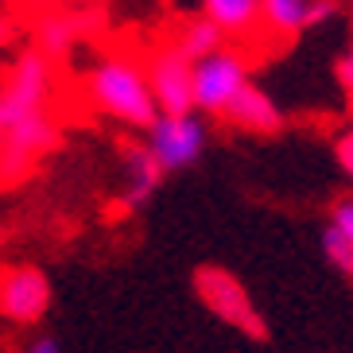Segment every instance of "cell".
Returning <instances> with one entry per match:
<instances>
[{"label":"cell","mask_w":353,"mask_h":353,"mask_svg":"<svg viewBox=\"0 0 353 353\" xmlns=\"http://www.w3.org/2000/svg\"><path fill=\"white\" fill-rule=\"evenodd\" d=\"M179 51L187 54L190 63H198V59H206V54H214L218 47H225V32H221L214 20H206V16H194V20L183 23V32H179Z\"/></svg>","instance_id":"13"},{"label":"cell","mask_w":353,"mask_h":353,"mask_svg":"<svg viewBox=\"0 0 353 353\" xmlns=\"http://www.w3.org/2000/svg\"><path fill=\"white\" fill-rule=\"evenodd\" d=\"M322 252L342 276H353V245L334 225H326V233H322Z\"/></svg>","instance_id":"15"},{"label":"cell","mask_w":353,"mask_h":353,"mask_svg":"<svg viewBox=\"0 0 353 353\" xmlns=\"http://www.w3.org/2000/svg\"><path fill=\"white\" fill-rule=\"evenodd\" d=\"M260 20L272 35H299L311 28V0H260Z\"/></svg>","instance_id":"12"},{"label":"cell","mask_w":353,"mask_h":353,"mask_svg":"<svg viewBox=\"0 0 353 353\" xmlns=\"http://www.w3.org/2000/svg\"><path fill=\"white\" fill-rule=\"evenodd\" d=\"M8 39V20H4V16H0V43Z\"/></svg>","instance_id":"21"},{"label":"cell","mask_w":353,"mask_h":353,"mask_svg":"<svg viewBox=\"0 0 353 353\" xmlns=\"http://www.w3.org/2000/svg\"><path fill=\"white\" fill-rule=\"evenodd\" d=\"M51 307V280L35 264H16L0 272V314L20 326H35Z\"/></svg>","instance_id":"7"},{"label":"cell","mask_w":353,"mask_h":353,"mask_svg":"<svg viewBox=\"0 0 353 353\" xmlns=\"http://www.w3.org/2000/svg\"><path fill=\"white\" fill-rule=\"evenodd\" d=\"M330 225L353 245V198H338L330 206Z\"/></svg>","instance_id":"16"},{"label":"cell","mask_w":353,"mask_h":353,"mask_svg":"<svg viewBox=\"0 0 353 353\" xmlns=\"http://www.w3.org/2000/svg\"><path fill=\"white\" fill-rule=\"evenodd\" d=\"M194 291H198V299L206 303L221 322L245 330L249 338H264V319H260V311L252 307L245 283H241L229 268L202 264V268L194 272Z\"/></svg>","instance_id":"2"},{"label":"cell","mask_w":353,"mask_h":353,"mask_svg":"<svg viewBox=\"0 0 353 353\" xmlns=\"http://www.w3.org/2000/svg\"><path fill=\"white\" fill-rule=\"evenodd\" d=\"M20 353H59V342L54 338H32Z\"/></svg>","instance_id":"19"},{"label":"cell","mask_w":353,"mask_h":353,"mask_svg":"<svg viewBox=\"0 0 353 353\" xmlns=\"http://www.w3.org/2000/svg\"><path fill=\"white\" fill-rule=\"evenodd\" d=\"M350 101H353V90H350Z\"/></svg>","instance_id":"23"},{"label":"cell","mask_w":353,"mask_h":353,"mask_svg":"<svg viewBox=\"0 0 353 353\" xmlns=\"http://www.w3.org/2000/svg\"><path fill=\"white\" fill-rule=\"evenodd\" d=\"M334 156H338V163H342V171L353 179V132L338 136V144H334Z\"/></svg>","instance_id":"17"},{"label":"cell","mask_w":353,"mask_h":353,"mask_svg":"<svg viewBox=\"0 0 353 353\" xmlns=\"http://www.w3.org/2000/svg\"><path fill=\"white\" fill-rule=\"evenodd\" d=\"M74 39H78V28H74L70 16H47L35 32V51L47 54V59H63L74 47Z\"/></svg>","instance_id":"14"},{"label":"cell","mask_w":353,"mask_h":353,"mask_svg":"<svg viewBox=\"0 0 353 353\" xmlns=\"http://www.w3.org/2000/svg\"><path fill=\"white\" fill-rule=\"evenodd\" d=\"M144 148L159 163V171H183L206 148V125L194 113H156L148 121Z\"/></svg>","instance_id":"3"},{"label":"cell","mask_w":353,"mask_h":353,"mask_svg":"<svg viewBox=\"0 0 353 353\" xmlns=\"http://www.w3.org/2000/svg\"><path fill=\"white\" fill-rule=\"evenodd\" d=\"M159 163L148 148H125V206L140 210L159 187Z\"/></svg>","instance_id":"10"},{"label":"cell","mask_w":353,"mask_h":353,"mask_svg":"<svg viewBox=\"0 0 353 353\" xmlns=\"http://www.w3.org/2000/svg\"><path fill=\"white\" fill-rule=\"evenodd\" d=\"M202 16L225 35H249L260 23V0H202Z\"/></svg>","instance_id":"11"},{"label":"cell","mask_w":353,"mask_h":353,"mask_svg":"<svg viewBox=\"0 0 353 353\" xmlns=\"http://www.w3.org/2000/svg\"><path fill=\"white\" fill-rule=\"evenodd\" d=\"M221 117H229L237 128H245V132H260V136H268V132H280L283 125V113H280V105L272 101L260 85H245L233 101H229V109Z\"/></svg>","instance_id":"9"},{"label":"cell","mask_w":353,"mask_h":353,"mask_svg":"<svg viewBox=\"0 0 353 353\" xmlns=\"http://www.w3.org/2000/svg\"><path fill=\"white\" fill-rule=\"evenodd\" d=\"M338 12V4L334 0H311V28H319V23H326Z\"/></svg>","instance_id":"18"},{"label":"cell","mask_w":353,"mask_h":353,"mask_svg":"<svg viewBox=\"0 0 353 353\" xmlns=\"http://www.w3.org/2000/svg\"><path fill=\"white\" fill-rule=\"evenodd\" d=\"M338 74H342V82L353 90V47H350V54L342 59V66H338Z\"/></svg>","instance_id":"20"},{"label":"cell","mask_w":353,"mask_h":353,"mask_svg":"<svg viewBox=\"0 0 353 353\" xmlns=\"http://www.w3.org/2000/svg\"><path fill=\"white\" fill-rule=\"evenodd\" d=\"M0 144H4V132H0Z\"/></svg>","instance_id":"22"},{"label":"cell","mask_w":353,"mask_h":353,"mask_svg":"<svg viewBox=\"0 0 353 353\" xmlns=\"http://www.w3.org/2000/svg\"><path fill=\"white\" fill-rule=\"evenodd\" d=\"M54 144V121L47 113L23 117L20 125L4 128V144H0V179H23L39 159V152Z\"/></svg>","instance_id":"8"},{"label":"cell","mask_w":353,"mask_h":353,"mask_svg":"<svg viewBox=\"0 0 353 353\" xmlns=\"http://www.w3.org/2000/svg\"><path fill=\"white\" fill-rule=\"evenodd\" d=\"M245 85H249L245 59L229 47H218L194 63V113H225Z\"/></svg>","instance_id":"4"},{"label":"cell","mask_w":353,"mask_h":353,"mask_svg":"<svg viewBox=\"0 0 353 353\" xmlns=\"http://www.w3.org/2000/svg\"><path fill=\"white\" fill-rule=\"evenodd\" d=\"M85 90H90V101L97 109L121 121L128 128H148V121L156 117V101H152V90H148V74L125 59V54H109L90 70L85 78Z\"/></svg>","instance_id":"1"},{"label":"cell","mask_w":353,"mask_h":353,"mask_svg":"<svg viewBox=\"0 0 353 353\" xmlns=\"http://www.w3.org/2000/svg\"><path fill=\"white\" fill-rule=\"evenodd\" d=\"M51 94V59L39 51H28L20 63L12 66V78L0 94V132L20 125L23 117L39 113Z\"/></svg>","instance_id":"5"},{"label":"cell","mask_w":353,"mask_h":353,"mask_svg":"<svg viewBox=\"0 0 353 353\" xmlns=\"http://www.w3.org/2000/svg\"><path fill=\"white\" fill-rule=\"evenodd\" d=\"M144 74L156 113H194V63L179 47L156 51Z\"/></svg>","instance_id":"6"}]
</instances>
